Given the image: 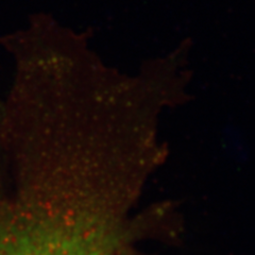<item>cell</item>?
Listing matches in <instances>:
<instances>
[{
  "label": "cell",
  "instance_id": "1",
  "mask_svg": "<svg viewBox=\"0 0 255 255\" xmlns=\"http://www.w3.org/2000/svg\"><path fill=\"white\" fill-rule=\"evenodd\" d=\"M30 196L0 219V255H108L124 247L123 230L111 215Z\"/></svg>",
  "mask_w": 255,
  "mask_h": 255
},
{
  "label": "cell",
  "instance_id": "2",
  "mask_svg": "<svg viewBox=\"0 0 255 255\" xmlns=\"http://www.w3.org/2000/svg\"><path fill=\"white\" fill-rule=\"evenodd\" d=\"M116 255H130L129 252H128L126 249L122 248L121 250H118V252L116 253Z\"/></svg>",
  "mask_w": 255,
  "mask_h": 255
},
{
  "label": "cell",
  "instance_id": "3",
  "mask_svg": "<svg viewBox=\"0 0 255 255\" xmlns=\"http://www.w3.org/2000/svg\"><path fill=\"white\" fill-rule=\"evenodd\" d=\"M117 252H118V251H117ZM117 252H115V253H111V254H108V255H116V253H117Z\"/></svg>",
  "mask_w": 255,
  "mask_h": 255
}]
</instances>
